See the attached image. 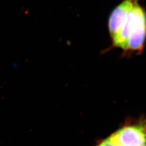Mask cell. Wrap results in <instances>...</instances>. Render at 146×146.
<instances>
[{"label": "cell", "instance_id": "obj_1", "mask_svg": "<svg viewBox=\"0 0 146 146\" xmlns=\"http://www.w3.org/2000/svg\"><path fill=\"white\" fill-rule=\"evenodd\" d=\"M108 29L113 47L142 52L146 40V11L139 0H123L110 15Z\"/></svg>", "mask_w": 146, "mask_h": 146}, {"label": "cell", "instance_id": "obj_2", "mask_svg": "<svg viewBox=\"0 0 146 146\" xmlns=\"http://www.w3.org/2000/svg\"><path fill=\"white\" fill-rule=\"evenodd\" d=\"M98 146H146V121L131 122L116 131Z\"/></svg>", "mask_w": 146, "mask_h": 146}]
</instances>
